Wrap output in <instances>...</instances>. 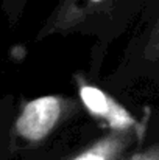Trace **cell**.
I'll return each instance as SVG.
<instances>
[{"label": "cell", "instance_id": "obj_5", "mask_svg": "<svg viewBox=\"0 0 159 160\" xmlns=\"http://www.w3.org/2000/svg\"><path fill=\"white\" fill-rule=\"evenodd\" d=\"M20 5H22V0H5V8H6V11H8L9 16H11L13 12L17 14Z\"/></svg>", "mask_w": 159, "mask_h": 160}, {"label": "cell", "instance_id": "obj_2", "mask_svg": "<svg viewBox=\"0 0 159 160\" xmlns=\"http://www.w3.org/2000/svg\"><path fill=\"white\" fill-rule=\"evenodd\" d=\"M80 98L87 110L97 118L105 120L114 131L122 132H134L139 137L144 135V124H140L126 109L120 106L112 97H109L103 90L92 87L86 82L78 84Z\"/></svg>", "mask_w": 159, "mask_h": 160}, {"label": "cell", "instance_id": "obj_4", "mask_svg": "<svg viewBox=\"0 0 159 160\" xmlns=\"http://www.w3.org/2000/svg\"><path fill=\"white\" fill-rule=\"evenodd\" d=\"M130 160H159V145L151 148L150 151H145L142 154H137V156L131 157Z\"/></svg>", "mask_w": 159, "mask_h": 160}, {"label": "cell", "instance_id": "obj_3", "mask_svg": "<svg viewBox=\"0 0 159 160\" xmlns=\"http://www.w3.org/2000/svg\"><path fill=\"white\" fill-rule=\"evenodd\" d=\"M134 132H122L114 131L91 145L87 149L75 156L72 160H117L123 151L130 146Z\"/></svg>", "mask_w": 159, "mask_h": 160}, {"label": "cell", "instance_id": "obj_1", "mask_svg": "<svg viewBox=\"0 0 159 160\" xmlns=\"http://www.w3.org/2000/svg\"><path fill=\"white\" fill-rule=\"evenodd\" d=\"M62 112V100L59 97H41L25 103L16 121L14 135L27 143L42 142L56 126Z\"/></svg>", "mask_w": 159, "mask_h": 160}, {"label": "cell", "instance_id": "obj_6", "mask_svg": "<svg viewBox=\"0 0 159 160\" xmlns=\"http://www.w3.org/2000/svg\"><path fill=\"white\" fill-rule=\"evenodd\" d=\"M89 2H92V3H100V2H103V0H89Z\"/></svg>", "mask_w": 159, "mask_h": 160}]
</instances>
